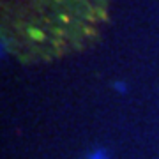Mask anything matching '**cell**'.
Wrapping results in <instances>:
<instances>
[{
  "label": "cell",
  "instance_id": "cell-2",
  "mask_svg": "<svg viewBox=\"0 0 159 159\" xmlns=\"http://www.w3.org/2000/svg\"><path fill=\"white\" fill-rule=\"evenodd\" d=\"M25 32H27V35H29L32 41H44V37H46L44 32L39 30V29H35V27H27Z\"/></svg>",
  "mask_w": 159,
  "mask_h": 159
},
{
  "label": "cell",
  "instance_id": "cell-3",
  "mask_svg": "<svg viewBox=\"0 0 159 159\" xmlns=\"http://www.w3.org/2000/svg\"><path fill=\"white\" fill-rule=\"evenodd\" d=\"M111 87H113L115 92H119V94H122V96H124V94H127V90H129L125 81H113V85H111Z\"/></svg>",
  "mask_w": 159,
  "mask_h": 159
},
{
  "label": "cell",
  "instance_id": "cell-1",
  "mask_svg": "<svg viewBox=\"0 0 159 159\" xmlns=\"http://www.w3.org/2000/svg\"><path fill=\"white\" fill-rule=\"evenodd\" d=\"M83 159H111V154H110L108 148L97 147V148H94V150H90Z\"/></svg>",
  "mask_w": 159,
  "mask_h": 159
}]
</instances>
